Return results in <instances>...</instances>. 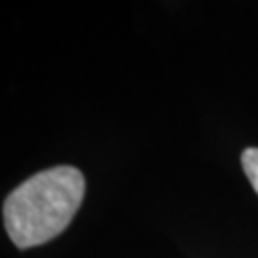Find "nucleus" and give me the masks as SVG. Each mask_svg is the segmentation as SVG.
<instances>
[{
  "instance_id": "2",
  "label": "nucleus",
  "mask_w": 258,
  "mask_h": 258,
  "mask_svg": "<svg viewBox=\"0 0 258 258\" xmlns=\"http://www.w3.org/2000/svg\"><path fill=\"white\" fill-rule=\"evenodd\" d=\"M241 163H243V168H245V174L249 178V182L258 194V148L245 149L243 155H241Z\"/></svg>"
},
{
  "instance_id": "1",
  "label": "nucleus",
  "mask_w": 258,
  "mask_h": 258,
  "mask_svg": "<svg viewBox=\"0 0 258 258\" xmlns=\"http://www.w3.org/2000/svg\"><path fill=\"white\" fill-rule=\"evenodd\" d=\"M86 182L69 165L46 168L18 185L4 201V226L19 249L44 245L71 224L84 199Z\"/></svg>"
}]
</instances>
